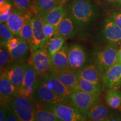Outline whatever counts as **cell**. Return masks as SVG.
Segmentation results:
<instances>
[{
	"mask_svg": "<svg viewBox=\"0 0 121 121\" xmlns=\"http://www.w3.org/2000/svg\"><path fill=\"white\" fill-rule=\"evenodd\" d=\"M69 14L77 28H83L93 20L95 11L89 0H75L71 5Z\"/></svg>",
	"mask_w": 121,
	"mask_h": 121,
	"instance_id": "6da1fadb",
	"label": "cell"
},
{
	"mask_svg": "<svg viewBox=\"0 0 121 121\" xmlns=\"http://www.w3.org/2000/svg\"><path fill=\"white\" fill-rule=\"evenodd\" d=\"M4 103L11 107L19 121H35L36 105L31 98L17 94Z\"/></svg>",
	"mask_w": 121,
	"mask_h": 121,
	"instance_id": "7a4b0ae2",
	"label": "cell"
},
{
	"mask_svg": "<svg viewBox=\"0 0 121 121\" xmlns=\"http://www.w3.org/2000/svg\"><path fill=\"white\" fill-rule=\"evenodd\" d=\"M31 98L35 105H50L62 103H69V100L57 95L45 84L42 78L38 77Z\"/></svg>",
	"mask_w": 121,
	"mask_h": 121,
	"instance_id": "3957f363",
	"label": "cell"
},
{
	"mask_svg": "<svg viewBox=\"0 0 121 121\" xmlns=\"http://www.w3.org/2000/svg\"><path fill=\"white\" fill-rule=\"evenodd\" d=\"M40 106L52 112L60 121H89L86 116L80 112L69 103Z\"/></svg>",
	"mask_w": 121,
	"mask_h": 121,
	"instance_id": "277c9868",
	"label": "cell"
},
{
	"mask_svg": "<svg viewBox=\"0 0 121 121\" xmlns=\"http://www.w3.org/2000/svg\"><path fill=\"white\" fill-rule=\"evenodd\" d=\"M117 45L109 43L95 54V65L102 75L117 62Z\"/></svg>",
	"mask_w": 121,
	"mask_h": 121,
	"instance_id": "5b68a950",
	"label": "cell"
},
{
	"mask_svg": "<svg viewBox=\"0 0 121 121\" xmlns=\"http://www.w3.org/2000/svg\"><path fill=\"white\" fill-rule=\"evenodd\" d=\"M100 102V97L83 91H73L69 98V103L85 116L92 107Z\"/></svg>",
	"mask_w": 121,
	"mask_h": 121,
	"instance_id": "8992f818",
	"label": "cell"
},
{
	"mask_svg": "<svg viewBox=\"0 0 121 121\" xmlns=\"http://www.w3.org/2000/svg\"><path fill=\"white\" fill-rule=\"evenodd\" d=\"M28 63L33 67L39 78H43L51 72V56L45 47L31 53Z\"/></svg>",
	"mask_w": 121,
	"mask_h": 121,
	"instance_id": "52a82bcc",
	"label": "cell"
},
{
	"mask_svg": "<svg viewBox=\"0 0 121 121\" xmlns=\"http://www.w3.org/2000/svg\"><path fill=\"white\" fill-rule=\"evenodd\" d=\"M67 54L70 71L76 72L89 65L86 53L78 44H72L68 48Z\"/></svg>",
	"mask_w": 121,
	"mask_h": 121,
	"instance_id": "ba28073f",
	"label": "cell"
},
{
	"mask_svg": "<svg viewBox=\"0 0 121 121\" xmlns=\"http://www.w3.org/2000/svg\"><path fill=\"white\" fill-rule=\"evenodd\" d=\"M33 28V37L30 44V53H33L38 49L44 47L47 44L44 32L43 15L38 13L31 17Z\"/></svg>",
	"mask_w": 121,
	"mask_h": 121,
	"instance_id": "9c48e42d",
	"label": "cell"
},
{
	"mask_svg": "<svg viewBox=\"0 0 121 121\" xmlns=\"http://www.w3.org/2000/svg\"><path fill=\"white\" fill-rule=\"evenodd\" d=\"M42 79L45 84L57 95L65 99L69 100L73 91L63 84L54 73L52 72H49L43 76Z\"/></svg>",
	"mask_w": 121,
	"mask_h": 121,
	"instance_id": "30bf717a",
	"label": "cell"
},
{
	"mask_svg": "<svg viewBox=\"0 0 121 121\" xmlns=\"http://www.w3.org/2000/svg\"><path fill=\"white\" fill-rule=\"evenodd\" d=\"M29 66L28 62L13 63L6 71L1 72L5 74L11 82L20 89Z\"/></svg>",
	"mask_w": 121,
	"mask_h": 121,
	"instance_id": "8fae6325",
	"label": "cell"
},
{
	"mask_svg": "<svg viewBox=\"0 0 121 121\" xmlns=\"http://www.w3.org/2000/svg\"><path fill=\"white\" fill-rule=\"evenodd\" d=\"M102 81L107 89H119L121 87V62H116L102 75Z\"/></svg>",
	"mask_w": 121,
	"mask_h": 121,
	"instance_id": "7c38bea8",
	"label": "cell"
},
{
	"mask_svg": "<svg viewBox=\"0 0 121 121\" xmlns=\"http://www.w3.org/2000/svg\"><path fill=\"white\" fill-rule=\"evenodd\" d=\"M67 51L68 49L64 45L61 49L51 57V72L53 73L69 70Z\"/></svg>",
	"mask_w": 121,
	"mask_h": 121,
	"instance_id": "4fadbf2b",
	"label": "cell"
},
{
	"mask_svg": "<svg viewBox=\"0 0 121 121\" xmlns=\"http://www.w3.org/2000/svg\"><path fill=\"white\" fill-rule=\"evenodd\" d=\"M31 17L29 14L24 13L22 10L14 9L6 24L16 37H19L20 32L27 19Z\"/></svg>",
	"mask_w": 121,
	"mask_h": 121,
	"instance_id": "5bb4252c",
	"label": "cell"
},
{
	"mask_svg": "<svg viewBox=\"0 0 121 121\" xmlns=\"http://www.w3.org/2000/svg\"><path fill=\"white\" fill-rule=\"evenodd\" d=\"M38 78V76L35 71L31 65L29 64L22 84L19 89V94L31 98Z\"/></svg>",
	"mask_w": 121,
	"mask_h": 121,
	"instance_id": "9a60e30c",
	"label": "cell"
},
{
	"mask_svg": "<svg viewBox=\"0 0 121 121\" xmlns=\"http://www.w3.org/2000/svg\"><path fill=\"white\" fill-rule=\"evenodd\" d=\"M19 89L13 85L5 74L1 73L0 76V98L1 103L6 102L19 94Z\"/></svg>",
	"mask_w": 121,
	"mask_h": 121,
	"instance_id": "2e32d148",
	"label": "cell"
},
{
	"mask_svg": "<svg viewBox=\"0 0 121 121\" xmlns=\"http://www.w3.org/2000/svg\"><path fill=\"white\" fill-rule=\"evenodd\" d=\"M103 35L109 43L116 45L121 44V29L114 23L111 18L105 19Z\"/></svg>",
	"mask_w": 121,
	"mask_h": 121,
	"instance_id": "e0dca14e",
	"label": "cell"
},
{
	"mask_svg": "<svg viewBox=\"0 0 121 121\" xmlns=\"http://www.w3.org/2000/svg\"><path fill=\"white\" fill-rule=\"evenodd\" d=\"M77 26L69 13H66L57 28L56 35L65 39L74 38L77 34Z\"/></svg>",
	"mask_w": 121,
	"mask_h": 121,
	"instance_id": "ac0fdd59",
	"label": "cell"
},
{
	"mask_svg": "<svg viewBox=\"0 0 121 121\" xmlns=\"http://www.w3.org/2000/svg\"><path fill=\"white\" fill-rule=\"evenodd\" d=\"M66 15V10L60 4L42 15L44 22L51 24L57 29Z\"/></svg>",
	"mask_w": 121,
	"mask_h": 121,
	"instance_id": "d6986e66",
	"label": "cell"
},
{
	"mask_svg": "<svg viewBox=\"0 0 121 121\" xmlns=\"http://www.w3.org/2000/svg\"><path fill=\"white\" fill-rule=\"evenodd\" d=\"M78 78L95 83H101L102 74L94 64H89L83 69L76 72Z\"/></svg>",
	"mask_w": 121,
	"mask_h": 121,
	"instance_id": "ffe728a7",
	"label": "cell"
},
{
	"mask_svg": "<svg viewBox=\"0 0 121 121\" xmlns=\"http://www.w3.org/2000/svg\"><path fill=\"white\" fill-rule=\"evenodd\" d=\"M29 52H30V45L20 38L17 46L9 51L13 63L26 61V58Z\"/></svg>",
	"mask_w": 121,
	"mask_h": 121,
	"instance_id": "44dd1931",
	"label": "cell"
},
{
	"mask_svg": "<svg viewBox=\"0 0 121 121\" xmlns=\"http://www.w3.org/2000/svg\"><path fill=\"white\" fill-rule=\"evenodd\" d=\"M111 113L107 106L99 102L91 108L87 117L89 121H104L108 118Z\"/></svg>",
	"mask_w": 121,
	"mask_h": 121,
	"instance_id": "7402d4cb",
	"label": "cell"
},
{
	"mask_svg": "<svg viewBox=\"0 0 121 121\" xmlns=\"http://www.w3.org/2000/svg\"><path fill=\"white\" fill-rule=\"evenodd\" d=\"M54 74L63 84L71 89L73 91L80 90L78 78L76 72L69 70Z\"/></svg>",
	"mask_w": 121,
	"mask_h": 121,
	"instance_id": "603a6c76",
	"label": "cell"
},
{
	"mask_svg": "<svg viewBox=\"0 0 121 121\" xmlns=\"http://www.w3.org/2000/svg\"><path fill=\"white\" fill-rule=\"evenodd\" d=\"M78 81L80 90L100 97L103 92V86L101 83L91 82L80 78H78Z\"/></svg>",
	"mask_w": 121,
	"mask_h": 121,
	"instance_id": "cb8c5ba5",
	"label": "cell"
},
{
	"mask_svg": "<svg viewBox=\"0 0 121 121\" xmlns=\"http://www.w3.org/2000/svg\"><path fill=\"white\" fill-rule=\"evenodd\" d=\"M105 101L110 108L117 110L121 107V91L119 89H109L105 95Z\"/></svg>",
	"mask_w": 121,
	"mask_h": 121,
	"instance_id": "d4e9b609",
	"label": "cell"
},
{
	"mask_svg": "<svg viewBox=\"0 0 121 121\" xmlns=\"http://www.w3.org/2000/svg\"><path fill=\"white\" fill-rule=\"evenodd\" d=\"M66 39L58 35H56L52 38L45 45L50 56H52L56 53L60 51L64 46Z\"/></svg>",
	"mask_w": 121,
	"mask_h": 121,
	"instance_id": "484cf974",
	"label": "cell"
},
{
	"mask_svg": "<svg viewBox=\"0 0 121 121\" xmlns=\"http://www.w3.org/2000/svg\"><path fill=\"white\" fill-rule=\"evenodd\" d=\"M35 121H60L51 110L36 105Z\"/></svg>",
	"mask_w": 121,
	"mask_h": 121,
	"instance_id": "4316f807",
	"label": "cell"
},
{
	"mask_svg": "<svg viewBox=\"0 0 121 121\" xmlns=\"http://www.w3.org/2000/svg\"><path fill=\"white\" fill-rule=\"evenodd\" d=\"M60 4L59 0H37L35 10L37 13L44 15Z\"/></svg>",
	"mask_w": 121,
	"mask_h": 121,
	"instance_id": "83f0119b",
	"label": "cell"
},
{
	"mask_svg": "<svg viewBox=\"0 0 121 121\" xmlns=\"http://www.w3.org/2000/svg\"><path fill=\"white\" fill-rule=\"evenodd\" d=\"M13 63L10 54L6 47L1 46L0 49V70L1 72L6 71L7 69Z\"/></svg>",
	"mask_w": 121,
	"mask_h": 121,
	"instance_id": "f1b7e54d",
	"label": "cell"
},
{
	"mask_svg": "<svg viewBox=\"0 0 121 121\" xmlns=\"http://www.w3.org/2000/svg\"><path fill=\"white\" fill-rule=\"evenodd\" d=\"M19 37L22 40L26 42L31 44L33 37V28L31 23V18L29 17L26 19L23 26L20 32Z\"/></svg>",
	"mask_w": 121,
	"mask_h": 121,
	"instance_id": "f546056e",
	"label": "cell"
},
{
	"mask_svg": "<svg viewBox=\"0 0 121 121\" xmlns=\"http://www.w3.org/2000/svg\"><path fill=\"white\" fill-rule=\"evenodd\" d=\"M0 36H1V46L6 47L7 42L15 37L10 29L5 23H0Z\"/></svg>",
	"mask_w": 121,
	"mask_h": 121,
	"instance_id": "4dcf8cb0",
	"label": "cell"
},
{
	"mask_svg": "<svg viewBox=\"0 0 121 121\" xmlns=\"http://www.w3.org/2000/svg\"><path fill=\"white\" fill-rule=\"evenodd\" d=\"M12 4L9 1H6L4 4L0 5V22L2 23H5L13 13Z\"/></svg>",
	"mask_w": 121,
	"mask_h": 121,
	"instance_id": "1f68e13d",
	"label": "cell"
},
{
	"mask_svg": "<svg viewBox=\"0 0 121 121\" xmlns=\"http://www.w3.org/2000/svg\"><path fill=\"white\" fill-rule=\"evenodd\" d=\"M56 31L57 29L55 27L51 24L44 22V32L47 43L50 39L56 35Z\"/></svg>",
	"mask_w": 121,
	"mask_h": 121,
	"instance_id": "d6a6232c",
	"label": "cell"
},
{
	"mask_svg": "<svg viewBox=\"0 0 121 121\" xmlns=\"http://www.w3.org/2000/svg\"><path fill=\"white\" fill-rule=\"evenodd\" d=\"M1 105H2L4 107L6 121H19L9 104L7 103H1Z\"/></svg>",
	"mask_w": 121,
	"mask_h": 121,
	"instance_id": "836d02e7",
	"label": "cell"
},
{
	"mask_svg": "<svg viewBox=\"0 0 121 121\" xmlns=\"http://www.w3.org/2000/svg\"><path fill=\"white\" fill-rule=\"evenodd\" d=\"M16 9L20 10H25L29 7L31 0H12Z\"/></svg>",
	"mask_w": 121,
	"mask_h": 121,
	"instance_id": "e575fe53",
	"label": "cell"
},
{
	"mask_svg": "<svg viewBox=\"0 0 121 121\" xmlns=\"http://www.w3.org/2000/svg\"><path fill=\"white\" fill-rule=\"evenodd\" d=\"M19 37H13L7 42L6 47L7 48V49H8L9 51H11V50L13 49L17 46L18 44L19 43Z\"/></svg>",
	"mask_w": 121,
	"mask_h": 121,
	"instance_id": "d590c367",
	"label": "cell"
},
{
	"mask_svg": "<svg viewBox=\"0 0 121 121\" xmlns=\"http://www.w3.org/2000/svg\"><path fill=\"white\" fill-rule=\"evenodd\" d=\"M111 19L121 29V10L114 12L111 15Z\"/></svg>",
	"mask_w": 121,
	"mask_h": 121,
	"instance_id": "8d00e7d4",
	"label": "cell"
},
{
	"mask_svg": "<svg viewBox=\"0 0 121 121\" xmlns=\"http://www.w3.org/2000/svg\"><path fill=\"white\" fill-rule=\"evenodd\" d=\"M0 121H6L5 111L4 107L2 105H1L0 107Z\"/></svg>",
	"mask_w": 121,
	"mask_h": 121,
	"instance_id": "74e56055",
	"label": "cell"
},
{
	"mask_svg": "<svg viewBox=\"0 0 121 121\" xmlns=\"http://www.w3.org/2000/svg\"><path fill=\"white\" fill-rule=\"evenodd\" d=\"M117 62H121V44L120 48H119V49H118V52Z\"/></svg>",
	"mask_w": 121,
	"mask_h": 121,
	"instance_id": "f35d334b",
	"label": "cell"
},
{
	"mask_svg": "<svg viewBox=\"0 0 121 121\" xmlns=\"http://www.w3.org/2000/svg\"><path fill=\"white\" fill-rule=\"evenodd\" d=\"M104 1L109 4H114V3H118L121 2V0H104Z\"/></svg>",
	"mask_w": 121,
	"mask_h": 121,
	"instance_id": "ab89813d",
	"label": "cell"
},
{
	"mask_svg": "<svg viewBox=\"0 0 121 121\" xmlns=\"http://www.w3.org/2000/svg\"><path fill=\"white\" fill-rule=\"evenodd\" d=\"M121 121V114L118 113L117 114V121Z\"/></svg>",
	"mask_w": 121,
	"mask_h": 121,
	"instance_id": "60d3db41",
	"label": "cell"
},
{
	"mask_svg": "<svg viewBox=\"0 0 121 121\" xmlns=\"http://www.w3.org/2000/svg\"><path fill=\"white\" fill-rule=\"evenodd\" d=\"M69 1V0H59V3H60H60H61V4H64V3L67 2Z\"/></svg>",
	"mask_w": 121,
	"mask_h": 121,
	"instance_id": "b9f144b4",
	"label": "cell"
},
{
	"mask_svg": "<svg viewBox=\"0 0 121 121\" xmlns=\"http://www.w3.org/2000/svg\"><path fill=\"white\" fill-rule=\"evenodd\" d=\"M6 1V0H0V5H1V4H4Z\"/></svg>",
	"mask_w": 121,
	"mask_h": 121,
	"instance_id": "7bdbcfd3",
	"label": "cell"
},
{
	"mask_svg": "<svg viewBox=\"0 0 121 121\" xmlns=\"http://www.w3.org/2000/svg\"><path fill=\"white\" fill-rule=\"evenodd\" d=\"M108 121V119H107V120H105V121Z\"/></svg>",
	"mask_w": 121,
	"mask_h": 121,
	"instance_id": "ee69618b",
	"label": "cell"
},
{
	"mask_svg": "<svg viewBox=\"0 0 121 121\" xmlns=\"http://www.w3.org/2000/svg\"><path fill=\"white\" fill-rule=\"evenodd\" d=\"M120 109H121V108H120Z\"/></svg>",
	"mask_w": 121,
	"mask_h": 121,
	"instance_id": "f6af8a7d",
	"label": "cell"
}]
</instances>
